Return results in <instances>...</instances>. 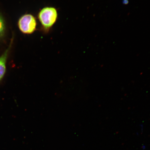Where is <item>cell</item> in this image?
Masks as SVG:
<instances>
[{
    "label": "cell",
    "instance_id": "1",
    "mask_svg": "<svg viewBox=\"0 0 150 150\" xmlns=\"http://www.w3.org/2000/svg\"><path fill=\"white\" fill-rule=\"evenodd\" d=\"M57 18L56 9L53 7H46L39 13V21L45 29L47 30L51 28L55 23Z\"/></svg>",
    "mask_w": 150,
    "mask_h": 150
},
{
    "label": "cell",
    "instance_id": "2",
    "mask_svg": "<svg viewBox=\"0 0 150 150\" xmlns=\"http://www.w3.org/2000/svg\"><path fill=\"white\" fill-rule=\"evenodd\" d=\"M18 24L20 30L24 33H32L36 29V21L31 14L23 15L19 20Z\"/></svg>",
    "mask_w": 150,
    "mask_h": 150
},
{
    "label": "cell",
    "instance_id": "3",
    "mask_svg": "<svg viewBox=\"0 0 150 150\" xmlns=\"http://www.w3.org/2000/svg\"><path fill=\"white\" fill-rule=\"evenodd\" d=\"M13 39H12L8 48L5 50L3 55L0 57V81L2 79L5 73L7 58L9 52L12 47Z\"/></svg>",
    "mask_w": 150,
    "mask_h": 150
},
{
    "label": "cell",
    "instance_id": "4",
    "mask_svg": "<svg viewBox=\"0 0 150 150\" xmlns=\"http://www.w3.org/2000/svg\"><path fill=\"white\" fill-rule=\"evenodd\" d=\"M6 30L5 23L4 19L0 14V39L4 36Z\"/></svg>",
    "mask_w": 150,
    "mask_h": 150
},
{
    "label": "cell",
    "instance_id": "5",
    "mask_svg": "<svg viewBox=\"0 0 150 150\" xmlns=\"http://www.w3.org/2000/svg\"><path fill=\"white\" fill-rule=\"evenodd\" d=\"M123 3L124 4H127L128 3V1H127V0H124Z\"/></svg>",
    "mask_w": 150,
    "mask_h": 150
}]
</instances>
